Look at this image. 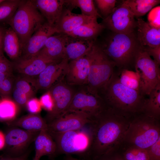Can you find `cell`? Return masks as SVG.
<instances>
[{
    "mask_svg": "<svg viewBox=\"0 0 160 160\" xmlns=\"http://www.w3.org/2000/svg\"><path fill=\"white\" fill-rule=\"evenodd\" d=\"M134 115L107 106L89 124L92 141L86 155L95 160L115 151Z\"/></svg>",
    "mask_w": 160,
    "mask_h": 160,
    "instance_id": "6da1fadb",
    "label": "cell"
},
{
    "mask_svg": "<svg viewBox=\"0 0 160 160\" xmlns=\"http://www.w3.org/2000/svg\"><path fill=\"white\" fill-rule=\"evenodd\" d=\"M98 95L108 107L133 115L141 112L146 99L139 91L121 84L114 72Z\"/></svg>",
    "mask_w": 160,
    "mask_h": 160,
    "instance_id": "7a4b0ae2",
    "label": "cell"
},
{
    "mask_svg": "<svg viewBox=\"0 0 160 160\" xmlns=\"http://www.w3.org/2000/svg\"><path fill=\"white\" fill-rule=\"evenodd\" d=\"M98 45L120 70L134 65L135 55L141 46L135 32L123 34L113 32Z\"/></svg>",
    "mask_w": 160,
    "mask_h": 160,
    "instance_id": "3957f363",
    "label": "cell"
},
{
    "mask_svg": "<svg viewBox=\"0 0 160 160\" xmlns=\"http://www.w3.org/2000/svg\"><path fill=\"white\" fill-rule=\"evenodd\" d=\"M45 20L32 0H21L14 15L7 23L18 36L23 47L46 22Z\"/></svg>",
    "mask_w": 160,
    "mask_h": 160,
    "instance_id": "277c9868",
    "label": "cell"
},
{
    "mask_svg": "<svg viewBox=\"0 0 160 160\" xmlns=\"http://www.w3.org/2000/svg\"><path fill=\"white\" fill-rule=\"evenodd\" d=\"M159 137L160 120L141 112L134 115L123 140L147 149Z\"/></svg>",
    "mask_w": 160,
    "mask_h": 160,
    "instance_id": "5b68a950",
    "label": "cell"
},
{
    "mask_svg": "<svg viewBox=\"0 0 160 160\" xmlns=\"http://www.w3.org/2000/svg\"><path fill=\"white\" fill-rule=\"evenodd\" d=\"M87 55L90 65L88 82L85 88L90 93L98 95L114 72L116 65L95 42Z\"/></svg>",
    "mask_w": 160,
    "mask_h": 160,
    "instance_id": "8992f818",
    "label": "cell"
},
{
    "mask_svg": "<svg viewBox=\"0 0 160 160\" xmlns=\"http://www.w3.org/2000/svg\"><path fill=\"white\" fill-rule=\"evenodd\" d=\"M134 65L139 79L140 92L148 96L160 82L159 65L141 46L135 55Z\"/></svg>",
    "mask_w": 160,
    "mask_h": 160,
    "instance_id": "52a82bcc",
    "label": "cell"
},
{
    "mask_svg": "<svg viewBox=\"0 0 160 160\" xmlns=\"http://www.w3.org/2000/svg\"><path fill=\"white\" fill-rule=\"evenodd\" d=\"M48 132L56 143V152L59 154H86L90 148L92 137L89 130L88 132L79 129L62 133Z\"/></svg>",
    "mask_w": 160,
    "mask_h": 160,
    "instance_id": "ba28073f",
    "label": "cell"
},
{
    "mask_svg": "<svg viewBox=\"0 0 160 160\" xmlns=\"http://www.w3.org/2000/svg\"><path fill=\"white\" fill-rule=\"evenodd\" d=\"M135 17L124 3L115 7L111 13L103 19L102 23L105 28L111 32L119 33L130 34L135 32L137 22Z\"/></svg>",
    "mask_w": 160,
    "mask_h": 160,
    "instance_id": "9c48e42d",
    "label": "cell"
},
{
    "mask_svg": "<svg viewBox=\"0 0 160 160\" xmlns=\"http://www.w3.org/2000/svg\"><path fill=\"white\" fill-rule=\"evenodd\" d=\"M107 107L100 97L90 93L84 88L76 91L65 113H83L87 115L92 121Z\"/></svg>",
    "mask_w": 160,
    "mask_h": 160,
    "instance_id": "30bf717a",
    "label": "cell"
},
{
    "mask_svg": "<svg viewBox=\"0 0 160 160\" xmlns=\"http://www.w3.org/2000/svg\"><path fill=\"white\" fill-rule=\"evenodd\" d=\"M73 87L64 80L49 89L54 100V106L52 111L47 115L45 121L47 124L65 113L76 91Z\"/></svg>",
    "mask_w": 160,
    "mask_h": 160,
    "instance_id": "8fae6325",
    "label": "cell"
},
{
    "mask_svg": "<svg viewBox=\"0 0 160 160\" xmlns=\"http://www.w3.org/2000/svg\"><path fill=\"white\" fill-rule=\"evenodd\" d=\"M92 121L89 117L83 113L68 112L47 123V131L62 133L79 130Z\"/></svg>",
    "mask_w": 160,
    "mask_h": 160,
    "instance_id": "7c38bea8",
    "label": "cell"
},
{
    "mask_svg": "<svg viewBox=\"0 0 160 160\" xmlns=\"http://www.w3.org/2000/svg\"><path fill=\"white\" fill-rule=\"evenodd\" d=\"M69 61L64 59L48 65L35 79L38 89H49L56 84L64 80Z\"/></svg>",
    "mask_w": 160,
    "mask_h": 160,
    "instance_id": "4fadbf2b",
    "label": "cell"
},
{
    "mask_svg": "<svg viewBox=\"0 0 160 160\" xmlns=\"http://www.w3.org/2000/svg\"><path fill=\"white\" fill-rule=\"evenodd\" d=\"M56 33H59L56 27L45 22L34 32L23 47L20 57L27 58L35 56L43 48L48 39Z\"/></svg>",
    "mask_w": 160,
    "mask_h": 160,
    "instance_id": "5bb4252c",
    "label": "cell"
},
{
    "mask_svg": "<svg viewBox=\"0 0 160 160\" xmlns=\"http://www.w3.org/2000/svg\"><path fill=\"white\" fill-rule=\"evenodd\" d=\"M90 61L87 54L69 61L64 81L71 86L86 85L88 82Z\"/></svg>",
    "mask_w": 160,
    "mask_h": 160,
    "instance_id": "9a60e30c",
    "label": "cell"
},
{
    "mask_svg": "<svg viewBox=\"0 0 160 160\" xmlns=\"http://www.w3.org/2000/svg\"><path fill=\"white\" fill-rule=\"evenodd\" d=\"M57 34L48 39L43 48L36 56L51 63L59 62L65 59L64 50L65 34Z\"/></svg>",
    "mask_w": 160,
    "mask_h": 160,
    "instance_id": "2e32d148",
    "label": "cell"
},
{
    "mask_svg": "<svg viewBox=\"0 0 160 160\" xmlns=\"http://www.w3.org/2000/svg\"><path fill=\"white\" fill-rule=\"evenodd\" d=\"M52 63L35 56L27 58L20 57L13 63V68L23 76L35 79Z\"/></svg>",
    "mask_w": 160,
    "mask_h": 160,
    "instance_id": "e0dca14e",
    "label": "cell"
},
{
    "mask_svg": "<svg viewBox=\"0 0 160 160\" xmlns=\"http://www.w3.org/2000/svg\"><path fill=\"white\" fill-rule=\"evenodd\" d=\"M65 34V58L69 61L85 55L91 49L95 42L92 40L77 38Z\"/></svg>",
    "mask_w": 160,
    "mask_h": 160,
    "instance_id": "ac0fdd59",
    "label": "cell"
},
{
    "mask_svg": "<svg viewBox=\"0 0 160 160\" xmlns=\"http://www.w3.org/2000/svg\"><path fill=\"white\" fill-rule=\"evenodd\" d=\"M33 2L50 25L55 27L65 6V0H32Z\"/></svg>",
    "mask_w": 160,
    "mask_h": 160,
    "instance_id": "d6986e66",
    "label": "cell"
},
{
    "mask_svg": "<svg viewBox=\"0 0 160 160\" xmlns=\"http://www.w3.org/2000/svg\"><path fill=\"white\" fill-rule=\"evenodd\" d=\"M97 20L94 17L76 14L68 8H64L59 21L55 27L59 33L67 34L79 27Z\"/></svg>",
    "mask_w": 160,
    "mask_h": 160,
    "instance_id": "ffe728a7",
    "label": "cell"
},
{
    "mask_svg": "<svg viewBox=\"0 0 160 160\" xmlns=\"http://www.w3.org/2000/svg\"><path fill=\"white\" fill-rule=\"evenodd\" d=\"M137 40L142 47H156L160 46V27L153 25L141 18L137 20Z\"/></svg>",
    "mask_w": 160,
    "mask_h": 160,
    "instance_id": "44dd1931",
    "label": "cell"
},
{
    "mask_svg": "<svg viewBox=\"0 0 160 160\" xmlns=\"http://www.w3.org/2000/svg\"><path fill=\"white\" fill-rule=\"evenodd\" d=\"M40 132L13 129L9 131L5 136V144L13 151H20L35 140Z\"/></svg>",
    "mask_w": 160,
    "mask_h": 160,
    "instance_id": "7402d4cb",
    "label": "cell"
},
{
    "mask_svg": "<svg viewBox=\"0 0 160 160\" xmlns=\"http://www.w3.org/2000/svg\"><path fill=\"white\" fill-rule=\"evenodd\" d=\"M35 141L34 157L40 159L44 156H52L56 153L57 150L56 143L47 130L41 131Z\"/></svg>",
    "mask_w": 160,
    "mask_h": 160,
    "instance_id": "603a6c76",
    "label": "cell"
},
{
    "mask_svg": "<svg viewBox=\"0 0 160 160\" xmlns=\"http://www.w3.org/2000/svg\"><path fill=\"white\" fill-rule=\"evenodd\" d=\"M10 125L31 132L48 130L45 120L37 114H31L23 116L9 123Z\"/></svg>",
    "mask_w": 160,
    "mask_h": 160,
    "instance_id": "cb8c5ba5",
    "label": "cell"
},
{
    "mask_svg": "<svg viewBox=\"0 0 160 160\" xmlns=\"http://www.w3.org/2000/svg\"><path fill=\"white\" fill-rule=\"evenodd\" d=\"M3 50L9 58L15 61L21 56L22 47L19 38L10 27L6 29L3 40Z\"/></svg>",
    "mask_w": 160,
    "mask_h": 160,
    "instance_id": "d4e9b609",
    "label": "cell"
},
{
    "mask_svg": "<svg viewBox=\"0 0 160 160\" xmlns=\"http://www.w3.org/2000/svg\"><path fill=\"white\" fill-rule=\"evenodd\" d=\"M146 98L141 113L160 120V82L151 91Z\"/></svg>",
    "mask_w": 160,
    "mask_h": 160,
    "instance_id": "484cf974",
    "label": "cell"
},
{
    "mask_svg": "<svg viewBox=\"0 0 160 160\" xmlns=\"http://www.w3.org/2000/svg\"><path fill=\"white\" fill-rule=\"evenodd\" d=\"M124 160H150L147 149L122 141L115 151Z\"/></svg>",
    "mask_w": 160,
    "mask_h": 160,
    "instance_id": "4316f807",
    "label": "cell"
},
{
    "mask_svg": "<svg viewBox=\"0 0 160 160\" xmlns=\"http://www.w3.org/2000/svg\"><path fill=\"white\" fill-rule=\"evenodd\" d=\"M105 28L97 20L84 24L66 34L77 38L89 39L95 41Z\"/></svg>",
    "mask_w": 160,
    "mask_h": 160,
    "instance_id": "83f0119b",
    "label": "cell"
},
{
    "mask_svg": "<svg viewBox=\"0 0 160 160\" xmlns=\"http://www.w3.org/2000/svg\"><path fill=\"white\" fill-rule=\"evenodd\" d=\"M122 2L125 4L135 17L139 18L146 14L159 4V0H126Z\"/></svg>",
    "mask_w": 160,
    "mask_h": 160,
    "instance_id": "f1b7e54d",
    "label": "cell"
},
{
    "mask_svg": "<svg viewBox=\"0 0 160 160\" xmlns=\"http://www.w3.org/2000/svg\"><path fill=\"white\" fill-rule=\"evenodd\" d=\"M65 5L71 10L73 9L78 7L81 9V14L88 16L103 18L96 8L92 0H65Z\"/></svg>",
    "mask_w": 160,
    "mask_h": 160,
    "instance_id": "f546056e",
    "label": "cell"
},
{
    "mask_svg": "<svg viewBox=\"0 0 160 160\" xmlns=\"http://www.w3.org/2000/svg\"><path fill=\"white\" fill-rule=\"evenodd\" d=\"M17 104L8 98L0 100V120L9 121L13 120L17 113Z\"/></svg>",
    "mask_w": 160,
    "mask_h": 160,
    "instance_id": "4dcf8cb0",
    "label": "cell"
},
{
    "mask_svg": "<svg viewBox=\"0 0 160 160\" xmlns=\"http://www.w3.org/2000/svg\"><path fill=\"white\" fill-rule=\"evenodd\" d=\"M120 70L118 73L120 82L127 87L140 92L139 79L136 72L127 69Z\"/></svg>",
    "mask_w": 160,
    "mask_h": 160,
    "instance_id": "1f68e13d",
    "label": "cell"
},
{
    "mask_svg": "<svg viewBox=\"0 0 160 160\" xmlns=\"http://www.w3.org/2000/svg\"><path fill=\"white\" fill-rule=\"evenodd\" d=\"M21 0H5L0 3V22H7L12 17Z\"/></svg>",
    "mask_w": 160,
    "mask_h": 160,
    "instance_id": "d6a6232c",
    "label": "cell"
},
{
    "mask_svg": "<svg viewBox=\"0 0 160 160\" xmlns=\"http://www.w3.org/2000/svg\"><path fill=\"white\" fill-rule=\"evenodd\" d=\"M14 87L25 94L31 98L33 97L37 89L35 79L23 76L17 78Z\"/></svg>",
    "mask_w": 160,
    "mask_h": 160,
    "instance_id": "836d02e7",
    "label": "cell"
},
{
    "mask_svg": "<svg viewBox=\"0 0 160 160\" xmlns=\"http://www.w3.org/2000/svg\"><path fill=\"white\" fill-rule=\"evenodd\" d=\"M97 4L103 19L109 15L115 7L116 0H95Z\"/></svg>",
    "mask_w": 160,
    "mask_h": 160,
    "instance_id": "e575fe53",
    "label": "cell"
},
{
    "mask_svg": "<svg viewBox=\"0 0 160 160\" xmlns=\"http://www.w3.org/2000/svg\"><path fill=\"white\" fill-rule=\"evenodd\" d=\"M13 78L12 73L9 74L2 83L0 87V96L1 98H8L12 92Z\"/></svg>",
    "mask_w": 160,
    "mask_h": 160,
    "instance_id": "d590c367",
    "label": "cell"
},
{
    "mask_svg": "<svg viewBox=\"0 0 160 160\" xmlns=\"http://www.w3.org/2000/svg\"><path fill=\"white\" fill-rule=\"evenodd\" d=\"M41 107L48 113L52 112L54 108V101L50 91L48 90L41 97L39 100Z\"/></svg>",
    "mask_w": 160,
    "mask_h": 160,
    "instance_id": "8d00e7d4",
    "label": "cell"
},
{
    "mask_svg": "<svg viewBox=\"0 0 160 160\" xmlns=\"http://www.w3.org/2000/svg\"><path fill=\"white\" fill-rule=\"evenodd\" d=\"M12 92L15 102L20 105H25L28 101L31 98L27 95L14 87Z\"/></svg>",
    "mask_w": 160,
    "mask_h": 160,
    "instance_id": "74e56055",
    "label": "cell"
},
{
    "mask_svg": "<svg viewBox=\"0 0 160 160\" xmlns=\"http://www.w3.org/2000/svg\"><path fill=\"white\" fill-rule=\"evenodd\" d=\"M147 149L150 160H160V137Z\"/></svg>",
    "mask_w": 160,
    "mask_h": 160,
    "instance_id": "f35d334b",
    "label": "cell"
},
{
    "mask_svg": "<svg viewBox=\"0 0 160 160\" xmlns=\"http://www.w3.org/2000/svg\"><path fill=\"white\" fill-rule=\"evenodd\" d=\"M28 111L31 114H37L41 110L39 100L36 98L32 97L27 102L26 105Z\"/></svg>",
    "mask_w": 160,
    "mask_h": 160,
    "instance_id": "ab89813d",
    "label": "cell"
},
{
    "mask_svg": "<svg viewBox=\"0 0 160 160\" xmlns=\"http://www.w3.org/2000/svg\"><path fill=\"white\" fill-rule=\"evenodd\" d=\"M13 68V63L7 59L3 53L0 54V72L12 73Z\"/></svg>",
    "mask_w": 160,
    "mask_h": 160,
    "instance_id": "60d3db41",
    "label": "cell"
},
{
    "mask_svg": "<svg viewBox=\"0 0 160 160\" xmlns=\"http://www.w3.org/2000/svg\"><path fill=\"white\" fill-rule=\"evenodd\" d=\"M148 22L153 25L160 27L159 6L152 9L148 15Z\"/></svg>",
    "mask_w": 160,
    "mask_h": 160,
    "instance_id": "b9f144b4",
    "label": "cell"
},
{
    "mask_svg": "<svg viewBox=\"0 0 160 160\" xmlns=\"http://www.w3.org/2000/svg\"><path fill=\"white\" fill-rule=\"evenodd\" d=\"M143 47L148 55L152 56L154 60L160 65V46L154 47L148 46Z\"/></svg>",
    "mask_w": 160,
    "mask_h": 160,
    "instance_id": "7bdbcfd3",
    "label": "cell"
},
{
    "mask_svg": "<svg viewBox=\"0 0 160 160\" xmlns=\"http://www.w3.org/2000/svg\"><path fill=\"white\" fill-rule=\"evenodd\" d=\"M95 160H124L121 156L115 151L103 155Z\"/></svg>",
    "mask_w": 160,
    "mask_h": 160,
    "instance_id": "ee69618b",
    "label": "cell"
},
{
    "mask_svg": "<svg viewBox=\"0 0 160 160\" xmlns=\"http://www.w3.org/2000/svg\"><path fill=\"white\" fill-rule=\"evenodd\" d=\"M6 29L0 25V54L3 53V42Z\"/></svg>",
    "mask_w": 160,
    "mask_h": 160,
    "instance_id": "f6af8a7d",
    "label": "cell"
},
{
    "mask_svg": "<svg viewBox=\"0 0 160 160\" xmlns=\"http://www.w3.org/2000/svg\"><path fill=\"white\" fill-rule=\"evenodd\" d=\"M27 155L24 154L21 156L15 157H6L2 158L1 160H26Z\"/></svg>",
    "mask_w": 160,
    "mask_h": 160,
    "instance_id": "bcb514c9",
    "label": "cell"
},
{
    "mask_svg": "<svg viewBox=\"0 0 160 160\" xmlns=\"http://www.w3.org/2000/svg\"><path fill=\"white\" fill-rule=\"evenodd\" d=\"M5 144V136L0 131V150L3 148Z\"/></svg>",
    "mask_w": 160,
    "mask_h": 160,
    "instance_id": "7dc6e473",
    "label": "cell"
},
{
    "mask_svg": "<svg viewBox=\"0 0 160 160\" xmlns=\"http://www.w3.org/2000/svg\"><path fill=\"white\" fill-rule=\"evenodd\" d=\"M64 160H81L76 158L72 157L70 155H66L65 157Z\"/></svg>",
    "mask_w": 160,
    "mask_h": 160,
    "instance_id": "c3c4849f",
    "label": "cell"
},
{
    "mask_svg": "<svg viewBox=\"0 0 160 160\" xmlns=\"http://www.w3.org/2000/svg\"><path fill=\"white\" fill-rule=\"evenodd\" d=\"M40 159L36 158L35 157L33 159V160H39Z\"/></svg>",
    "mask_w": 160,
    "mask_h": 160,
    "instance_id": "681fc988",
    "label": "cell"
},
{
    "mask_svg": "<svg viewBox=\"0 0 160 160\" xmlns=\"http://www.w3.org/2000/svg\"><path fill=\"white\" fill-rule=\"evenodd\" d=\"M2 158L1 156H0V160H1Z\"/></svg>",
    "mask_w": 160,
    "mask_h": 160,
    "instance_id": "f907efd6",
    "label": "cell"
},
{
    "mask_svg": "<svg viewBox=\"0 0 160 160\" xmlns=\"http://www.w3.org/2000/svg\"><path fill=\"white\" fill-rule=\"evenodd\" d=\"M4 1V0H0V3L2 1Z\"/></svg>",
    "mask_w": 160,
    "mask_h": 160,
    "instance_id": "816d5d0a",
    "label": "cell"
},
{
    "mask_svg": "<svg viewBox=\"0 0 160 160\" xmlns=\"http://www.w3.org/2000/svg\"><path fill=\"white\" fill-rule=\"evenodd\" d=\"M1 99H0V100Z\"/></svg>",
    "mask_w": 160,
    "mask_h": 160,
    "instance_id": "f5cc1de1",
    "label": "cell"
}]
</instances>
